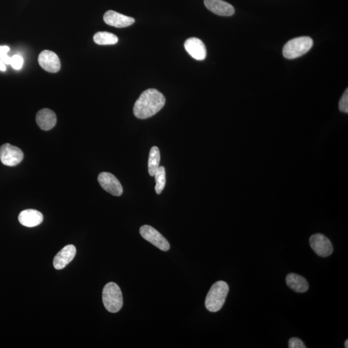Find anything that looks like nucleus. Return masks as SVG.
I'll use <instances>...</instances> for the list:
<instances>
[{
    "label": "nucleus",
    "instance_id": "obj_10",
    "mask_svg": "<svg viewBox=\"0 0 348 348\" xmlns=\"http://www.w3.org/2000/svg\"><path fill=\"white\" fill-rule=\"evenodd\" d=\"M184 46L187 53L196 60H204L207 57V49L204 43L197 37L186 40Z\"/></svg>",
    "mask_w": 348,
    "mask_h": 348
},
{
    "label": "nucleus",
    "instance_id": "obj_24",
    "mask_svg": "<svg viewBox=\"0 0 348 348\" xmlns=\"http://www.w3.org/2000/svg\"><path fill=\"white\" fill-rule=\"evenodd\" d=\"M10 51V48L8 46H0V56L7 54Z\"/></svg>",
    "mask_w": 348,
    "mask_h": 348
},
{
    "label": "nucleus",
    "instance_id": "obj_19",
    "mask_svg": "<svg viewBox=\"0 0 348 348\" xmlns=\"http://www.w3.org/2000/svg\"><path fill=\"white\" fill-rule=\"evenodd\" d=\"M156 179L155 190L158 194H162L166 184V172L165 169L163 167H159L157 172L154 175Z\"/></svg>",
    "mask_w": 348,
    "mask_h": 348
},
{
    "label": "nucleus",
    "instance_id": "obj_22",
    "mask_svg": "<svg viewBox=\"0 0 348 348\" xmlns=\"http://www.w3.org/2000/svg\"><path fill=\"white\" fill-rule=\"evenodd\" d=\"M288 346L290 348H306V345L299 338L293 337L289 340Z\"/></svg>",
    "mask_w": 348,
    "mask_h": 348
},
{
    "label": "nucleus",
    "instance_id": "obj_4",
    "mask_svg": "<svg viewBox=\"0 0 348 348\" xmlns=\"http://www.w3.org/2000/svg\"><path fill=\"white\" fill-rule=\"evenodd\" d=\"M104 306L110 313H117L123 306L122 291L119 286L114 283L106 284L103 290Z\"/></svg>",
    "mask_w": 348,
    "mask_h": 348
},
{
    "label": "nucleus",
    "instance_id": "obj_6",
    "mask_svg": "<svg viewBox=\"0 0 348 348\" xmlns=\"http://www.w3.org/2000/svg\"><path fill=\"white\" fill-rule=\"evenodd\" d=\"M139 231H140L142 238L152 244L159 249L164 252H167L170 250V246L169 241L153 227L144 225L141 227Z\"/></svg>",
    "mask_w": 348,
    "mask_h": 348
},
{
    "label": "nucleus",
    "instance_id": "obj_26",
    "mask_svg": "<svg viewBox=\"0 0 348 348\" xmlns=\"http://www.w3.org/2000/svg\"><path fill=\"white\" fill-rule=\"evenodd\" d=\"M344 347H345V348H347V347H348V340H345V343H344Z\"/></svg>",
    "mask_w": 348,
    "mask_h": 348
},
{
    "label": "nucleus",
    "instance_id": "obj_11",
    "mask_svg": "<svg viewBox=\"0 0 348 348\" xmlns=\"http://www.w3.org/2000/svg\"><path fill=\"white\" fill-rule=\"evenodd\" d=\"M103 20L106 24L116 28H124L133 25L135 20L133 18L123 15L113 11L106 12Z\"/></svg>",
    "mask_w": 348,
    "mask_h": 348
},
{
    "label": "nucleus",
    "instance_id": "obj_20",
    "mask_svg": "<svg viewBox=\"0 0 348 348\" xmlns=\"http://www.w3.org/2000/svg\"><path fill=\"white\" fill-rule=\"evenodd\" d=\"M339 110L342 112L348 113V89L345 90L344 94L340 98L338 104Z\"/></svg>",
    "mask_w": 348,
    "mask_h": 348
},
{
    "label": "nucleus",
    "instance_id": "obj_14",
    "mask_svg": "<svg viewBox=\"0 0 348 348\" xmlns=\"http://www.w3.org/2000/svg\"><path fill=\"white\" fill-rule=\"evenodd\" d=\"M35 121L40 129L47 131L55 127L57 122L56 113L48 108H44L37 113Z\"/></svg>",
    "mask_w": 348,
    "mask_h": 348
},
{
    "label": "nucleus",
    "instance_id": "obj_1",
    "mask_svg": "<svg viewBox=\"0 0 348 348\" xmlns=\"http://www.w3.org/2000/svg\"><path fill=\"white\" fill-rule=\"evenodd\" d=\"M165 102V97L158 90H146L134 104V115L139 119H147L160 112Z\"/></svg>",
    "mask_w": 348,
    "mask_h": 348
},
{
    "label": "nucleus",
    "instance_id": "obj_18",
    "mask_svg": "<svg viewBox=\"0 0 348 348\" xmlns=\"http://www.w3.org/2000/svg\"><path fill=\"white\" fill-rule=\"evenodd\" d=\"M94 41L99 46L115 45L118 42V37L112 33L99 32L94 34Z\"/></svg>",
    "mask_w": 348,
    "mask_h": 348
},
{
    "label": "nucleus",
    "instance_id": "obj_8",
    "mask_svg": "<svg viewBox=\"0 0 348 348\" xmlns=\"http://www.w3.org/2000/svg\"><path fill=\"white\" fill-rule=\"evenodd\" d=\"M98 182L100 186L107 192L114 196H121L123 194V187L119 180L108 172H102L99 175Z\"/></svg>",
    "mask_w": 348,
    "mask_h": 348
},
{
    "label": "nucleus",
    "instance_id": "obj_21",
    "mask_svg": "<svg viewBox=\"0 0 348 348\" xmlns=\"http://www.w3.org/2000/svg\"><path fill=\"white\" fill-rule=\"evenodd\" d=\"M23 65V59L19 55H14L11 58V65L15 70H20Z\"/></svg>",
    "mask_w": 348,
    "mask_h": 348
},
{
    "label": "nucleus",
    "instance_id": "obj_15",
    "mask_svg": "<svg viewBox=\"0 0 348 348\" xmlns=\"http://www.w3.org/2000/svg\"><path fill=\"white\" fill-rule=\"evenodd\" d=\"M18 220L23 226L32 228L41 224L44 220V216L41 212L37 210L28 209L20 213Z\"/></svg>",
    "mask_w": 348,
    "mask_h": 348
},
{
    "label": "nucleus",
    "instance_id": "obj_7",
    "mask_svg": "<svg viewBox=\"0 0 348 348\" xmlns=\"http://www.w3.org/2000/svg\"><path fill=\"white\" fill-rule=\"evenodd\" d=\"M310 244L312 249L319 256L327 257L333 252L332 244L330 239L321 234H316L310 238Z\"/></svg>",
    "mask_w": 348,
    "mask_h": 348
},
{
    "label": "nucleus",
    "instance_id": "obj_17",
    "mask_svg": "<svg viewBox=\"0 0 348 348\" xmlns=\"http://www.w3.org/2000/svg\"><path fill=\"white\" fill-rule=\"evenodd\" d=\"M160 151L157 146L151 148L148 159V172L151 176H154L156 172L160 167Z\"/></svg>",
    "mask_w": 348,
    "mask_h": 348
},
{
    "label": "nucleus",
    "instance_id": "obj_13",
    "mask_svg": "<svg viewBox=\"0 0 348 348\" xmlns=\"http://www.w3.org/2000/svg\"><path fill=\"white\" fill-rule=\"evenodd\" d=\"M206 7L217 15L231 16L235 13V9L231 4L223 0H205Z\"/></svg>",
    "mask_w": 348,
    "mask_h": 348
},
{
    "label": "nucleus",
    "instance_id": "obj_3",
    "mask_svg": "<svg viewBox=\"0 0 348 348\" xmlns=\"http://www.w3.org/2000/svg\"><path fill=\"white\" fill-rule=\"evenodd\" d=\"M313 45V40L310 37H296L290 40L284 47L283 56L289 60L299 58L307 53Z\"/></svg>",
    "mask_w": 348,
    "mask_h": 348
},
{
    "label": "nucleus",
    "instance_id": "obj_2",
    "mask_svg": "<svg viewBox=\"0 0 348 348\" xmlns=\"http://www.w3.org/2000/svg\"><path fill=\"white\" fill-rule=\"evenodd\" d=\"M229 292L226 282L220 281L212 285L206 297L205 306L210 312H219L223 306Z\"/></svg>",
    "mask_w": 348,
    "mask_h": 348
},
{
    "label": "nucleus",
    "instance_id": "obj_9",
    "mask_svg": "<svg viewBox=\"0 0 348 348\" xmlns=\"http://www.w3.org/2000/svg\"><path fill=\"white\" fill-rule=\"evenodd\" d=\"M39 65L47 72L56 73L60 71L61 62L60 58L54 52L45 50L38 56Z\"/></svg>",
    "mask_w": 348,
    "mask_h": 348
},
{
    "label": "nucleus",
    "instance_id": "obj_16",
    "mask_svg": "<svg viewBox=\"0 0 348 348\" xmlns=\"http://www.w3.org/2000/svg\"><path fill=\"white\" fill-rule=\"evenodd\" d=\"M286 284L289 288L297 293H304L309 288V285L306 279L296 274H289L286 279Z\"/></svg>",
    "mask_w": 348,
    "mask_h": 348
},
{
    "label": "nucleus",
    "instance_id": "obj_25",
    "mask_svg": "<svg viewBox=\"0 0 348 348\" xmlns=\"http://www.w3.org/2000/svg\"><path fill=\"white\" fill-rule=\"evenodd\" d=\"M0 70L3 71V72L6 70V65H5L3 61L1 60H0Z\"/></svg>",
    "mask_w": 348,
    "mask_h": 348
},
{
    "label": "nucleus",
    "instance_id": "obj_5",
    "mask_svg": "<svg viewBox=\"0 0 348 348\" xmlns=\"http://www.w3.org/2000/svg\"><path fill=\"white\" fill-rule=\"evenodd\" d=\"M23 151L21 149L9 143L3 144L0 147V160L2 164L8 167H14L22 162Z\"/></svg>",
    "mask_w": 348,
    "mask_h": 348
},
{
    "label": "nucleus",
    "instance_id": "obj_12",
    "mask_svg": "<svg viewBox=\"0 0 348 348\" xmlns=\"http://www.w3.org/2000/svg\"><path fill=\"white\" fill-rule=\"evenodd\" d=\"M76 248L72 245L65 246L54 257L53 265L56 269L65 268L75 256Z\"/></svg>",
    "mask_w": 348,
    "mask_h": 348
},
{
    "label": "nucleus",
    "instance_id": "obj_23",
    "mask_svg": "<svg viewBox=\"0 0 348 348\" xmlns=\"http://www.w3.org/2000/svg\"><path fill=\"white\" fill-rule=\"evenodd\" d=\"M0 60L3 61L5 65H11V58L7 56V54H5L4 55L0 56Z\"/></svg>",
    "mask_w": 348,
    "mask_h": 348
}]
</instances>
